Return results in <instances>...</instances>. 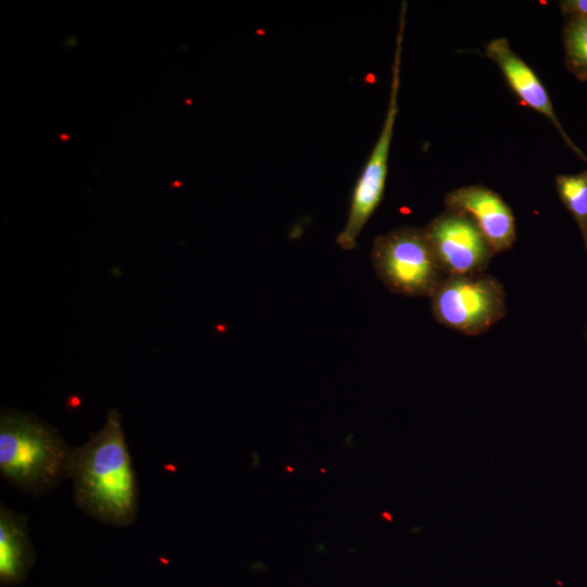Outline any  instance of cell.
I'll return each instance as SVG.
<instances>
[{
	"instance_id": "1",
	"label": "cell",
	"mask_w": 587,
	"mask_h": 587,
	"mask_svg": "<svg viewBox=\"0 0 587 587\" xmlns=\"http://www.w3.org/2000/svg\"><path fill=\"white\" fill-rule=\"evenodd\" d=\"M70 478L74 502L86 515L115 527L135 521L137 478L118 411L111 410L102 428L74 449Z\"/></svg>"
},
{
	"instance_id": "2",
	"label": "cell",
	"mask_w": 587,
	"mask_h": 587,
	"mask_svg": "<svg viewBox=\"0 0 587 587\" xmlns=\"http://www.w3.org/2000/svg\"><path fill=\"white\" fill-rule=\"evenodd\" d=\"M73 451L60 433L33 413L2 410L0 474L20 491L40 497L70 478Z\"/></svg>"
},
{
	"instance_id": "3",
	"label": "cell",
	"mask_w": 587,
	"mask_h": 587,
	"mask_svg": "<svg viewBox=\"0 0 587 587\" xmlns=\"http://www.w3.org/2000/svg\"><path fill=\"white\" fill-rule=\"evenodd\" d=\"M372 262L380 280L394 292L429 296L447 277L424 229L404 226L378 236Z\"/></svg>"
},
{
	"instance_id": "4",
	"label": "cell",
	"mask_w": 587,
	"mask_h": 587,
	"mask_svg": "<svg viewBox=\"0 0 587 587\" xmlns=\"http://www.w3.org/2000/svg\"><path fill=\"white\" fill-rule=\"evenodd\" d=\"M405 11L407 3H402L398 35L396 38L389 101L385 121L373 150L355 183L347 222L336 239V242L345 250H350L355 247L360 233L383 199L387 177L389 150L398 114V95L400 88V65Z\"/></svg>"
},
{
	"instance_id": "5",
	"label": "cell",
	"mask_w": 587,
	"mask_h": 587,
	"mask_svg": "<svg viewBox=\"0 0 587 587\" xmlns=\"http://www.w3.org/2000/svg\"><path fill=\"white\" fill-rule=\"evenodd\" d=\"M504 295L490 275L447 276L432 295V310L440 324L476 336L505 315Z\"/></svg>"
},
{
	"instance_id": "6",
	"label": "cell",
	"mask_w": 587,
	"mask_h": 587,
	"mask_svg": "<svg viewBox=\"0 0 587 587\" xmlns=\"http://www.w3.org/2000/svg\"><path fill=\"white\" fill-rule=\"evenodd\" d=\"M424 230L446 276L482 273L495 254L476 224L464 214L447 210Z\"/></svg>"
},
{
	"instance_id": "7",
	"label": "cell",
	"mask_w": 587,
	"mask_h": 587,
	"mask_svg": "<svg viewBox=\"0 0 587 587\" xmlns=\"http://www.w3.org/2000/svg\"><path fill=\"white\" fill-rule=\"evenodd\" d=\"M448 211L469 216L496 253L510 249L516 239L515 220L510 207L487 187L465 186L445 197Z\"/></svg>"
},
{
	"instance_id": "8",
	"label": "cell",
	"mask_w": 587,
	"mask_h": 587,
	"mask_svg": "<svg viewBox=\"0 0 587 587\" xmlns=\"http://www.w3.org/2000/svg\"><path fill=\"white\" fill-rule=\"evenodd\" d=\"M486 55L491 59L502 72L505 80L516 96L528 107L548 117L567 143L584 158L583 153L567 138L554 114L552 103L542 83L535 72L510 47L505 38L491 40L486 47Z\"/></svg>"
},
{
	"instance_id": "9",
	"label": "cell",
	"mask_w": 587,
	"mask_h": 587,
	"mask_svg": "<svg viewBox=\"0 0 587 587\" xmlns=\"http://www.w3.org/2000/svg\"><path fill=\"white\" fill-rule=\"evenodd\" d=\"M35 562V550L28 534L27 519L0 505V583L21 585Z\"/></svg>"
},
{
	"instance_id": "10",
	"label": "cell",
	"mask_w": 587,
	"mask_h": 587,
	"mask_svg": "<svg viewBox=\"0 0 587 587\" xmlns=\"http://www.w3.org/2000/svg\"><path fill=\"white\" fill-rule=\"evenodd\" d=\"M557 191L573 214L587 250V171L575 175H560L555 179Z\"/></svg>"
},
{
	"instance_id": "11",
	"label": "cell",
	"mask_w": 587,
	"mask_h": 587,
	"mask_svg": "<svg viewBox=\"0 0 587 587\" xmlns=\"http://www.w3.org/2000/svg\"><path fill=\"white\" fill-rule=\"evenodd\" d=\"M565 48L573 67L587 76V16H575L569 23Z\"/></svg>"
},
{
	"instance_id": "12",
	"label": "cell",
	"mask_w": 587,
	"mask_h": 587,
	"mask_svg": "<svg viewBox=\"0 0 587 587\" xmlns=\"http://www.w3.org/2000/svg\"><path fill=\"white\" fill-rule=\"evenodd\" d=\"M563 12L575 16H587V0H566L560 2Z\"/></svg>"
}]
</instances>
